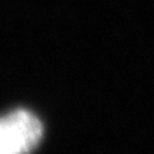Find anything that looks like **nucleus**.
Returning a JSON list of instances; mask_svg holds the SVG:
<instances>
[{
  "instance_id": "nucleus-1",
  "label": "nucleus",
  "mask_w": 154,
  "mask_h": 154,
  "mask_svg": "<svg viewBox=\"0 0 154 154\" xmlns=\"http://www.w3.org/2000/svg\"><path fill=\"white\" fill-rule=\"evenodd\" d=\"M43 137V124L27 110L0 117V154H30Z\"/></svg>"
}]
</instances>
